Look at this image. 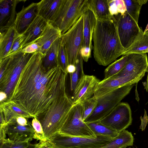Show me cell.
<instances>
[{
	"instance_id": "cell-14",
	"label": "cell",
	"mask_w": 148,
	"mask_h": 148,
	"mask_svg": "<svg viewBox=\"0 0 148 148\" xmlns=\"http://www.w3.org/2000/svg\"><path fill=\"white\" fill-rule=\"evenodd\" d=\"M100 81L95 76L84 75L79 81L73 92L74 104L82 103L91 97L96 86Z\"/></svg>"
},
{
	"instance_id": "cell-22",
	"label": "cell",
	"mask_w": 148,
	"mask_h": 148,
	"mask_svg": "<svg viewBox=\"0 0 148 148\" xmlns=\"http://www.w3.org/2000/svg\"><path fill=\"white\" fill-rule=\"evenodd\" d=\"M83 15V41L82 47H89L92 49L93 46L92 41L96 18L93 12L88 9L85 11Z\"/></svg>"
},
{
	"instance_id": "cell-12",
	"label": "cell",
	"mask_w": 148,
	"mask_h": 148,
	"mask_svg": "<svg viewBox=\"0 0 148 148\" xmlns=\"http://www.w3.org/2000/svg\"><path fill=\"white\" fill-rule=\"evenodd\" d=\"M145 74L132 75L119 78L111 77L103 79L96 86L93 96L97 99L118 88L137 83Z\"/></svg>"
},
{
	"instance_id": "cell-20",
	"label": "cell",
	"mask_w": 148,
	"mask_h": 148,
	"mask_svg": "<svg viewBox=\"0 0 148 148\" xmlns=\"http://www.w3.org/2000/svg\"><path fill=\"white\" fill-rule=\"evenodd\" d=\"M62 0H41L37 3V15L47 22L53 23L60 9Z\"/></svg>"
},
{
	"instance_id": "cell-4",
	"label": "cell",
	"mask_w": 148,
	"mask_h": 148,
	"mask_svg": "<svg viewBox=\"0 0 148 148\" xmlns=\"http://www.w3.org/2000/svg\"><path fill=\"white\" fill-rule=\"evenodd\" d=\"M33 53H25L21 50L12 56L0 59V91L5 92L7 98L23 69Z\"/></svg>"
},
{
	"instance_id": "cell-41",
	"label": "cell",
	"mask_w": 148,
	"mask_h": 148,
	"mask_svg": "<svg viewBox=\"0 0 148 148\" xmlns=\"http://www.w3.org/2000/svg\"><path fill=\"white\" fill-rule=\"evenodd\" d=\"M35 148H53L49 144L47 140L39 141V143L36 144Z\"/></svg>"
},
{
	"instance_id": "cell-1",
	"label": "cell",
	"mask_w": 148,
	"mask_h": 148,
	"mask_svg": "<svg viewBox=\"0 0 148 148\" xmlns=\"http://www.w3.org/2000/svg\"><path fill=\"white\" fill-rule=\"evenodd\" d=\"M44 56L40 52L32 54L6 100L33 118L45 113L67 94V74L58 65L45 67L42 63Z\"/></svg>"
},
{
	"instance_id": "cell-45",
	"label": "cell",
	"mask_w": 148,
	"mask_h": 148,
	"mask_svg": "<svg viewBox=\"0 0 148 148\" xmlns=\"http://www.w3.org/2000/svg\"><path fill=\"white\" fill-rule=\"evenodd\" d=\"M147 75L146 81L143 83V85L144 87V89H145L147 92H148V70L147 71Z\"/></svg>"
},
{
	"instance_id": "cell-21",
	"label": "cell",
	"mask_w": 148,
	"mask_h": 148,
	"mask_svg": "<svg viewBox=\"0 0 148 148\" xmlns=\"http://www.w3.org/2000/svg\"><path fill=\"white\" fill-rule=\"evenodd\" d=\"M0 109L7 123L16 121L17 118L19 116L26 118H33L29 114L10 101L6 100L0 102Z\"/></svg>"
},
{
	"instance_id": "cell-48",
	"label": "cell",
	"mask_w": 148,
	"mask_h": 148,
	"mask_svg": "<svg viewBox=\"0 0 148 148\" xmlns=\"http://www.w3.org/2000/svg\"><path fill=\"white\" fill-rule=\"evenodd\" d=\"M148 53V48L146 50V51L145 52V53Z\"/></svg>"
},
{
	"instance_id": "cell-36",
	"label": "cell",
	"mask_w": 148,
	"mask_h": 148,
	"mask_svg": "<svg viewBox=\"0 0 148 148\" xmlns=\"http://www.w3.org/2000/svg\"><path fill=\"white\" fill-rule=\"evenodd\" d=\"M23 39L22 34H18L15 31L12 45L7 56H12L22 50L21 43Z\"/></svg>"
},
{
	"instance_id": "cell-27",
	"label": "cell",
	"mask_w": 148,
	"mask_h": 148,
	"mask_svg": "<svg viewBox=\"0 0 148 148\" xmlns=\"http://www.w3.org/2000/svg\"><path fill=\"white\" fill-rule=\"evenodd\" d=\"M61 38L54 42L44 55L42 63L45 67H51L58 65L57 57Z\"/></svg>"
},
{
	"instance_id": "cell-23",
	"label": "cell",
	"mask_w": 148,
	"mask_h": 148,
	"mask_svg": "<svg viewBox=\"0 0 148 148\" xmlns=\"http://www.w3.org/2000/svg\"><path fill=\"white\" fill-rule=\"evenodd\" d=\"M148 48V31L144 33L141 27L131 46L125 50L123 55L132 53L144 54Z\"/></svg>"
},
{
	"instance_id": "cell-3",
	"label": "cell",
	"mask_w": 148,
	"mask_h": 148,
	"mask_svg": "<svg viewBox=\"0 0 148 148\" xmlns=\"http://www.w3.org/2000/svg\"><path fill=\"white\" fill-rule=\"evenodd\" d=\"M74 104L67 94L45 113L36 117L42 125L46 140L59 131Z\"/></svg>"
},
{
	"instance_id": "cell-46",
	"label": "cell",
	"mask_w": 148,
	"mask_h": 148,
	"mask_svg": "<svg viewBox=\"0 0 148 148\" xmlns=\"http://www.w3.org/2000/svg\"><path fill=\"white\" fill-rule=\"evenodd\" d=\"M36 145V144H32L31 143L28 147L25 148H35Z\"/></svg>"
},
{
	"instance_id": "cell-29",
	"label": "cell",
	"mask_w": 148,
	"mask_h": 148,
	"mask_svg": "<svg viewBox=\"0 0 148 148\" xmlns=\"http://www.w3.org/2000/svg\"><path fill=\"white\" fill-rule=\"evenodd\" d=\"M126 12L135 22L138 24L139 14L142 5L147 0H123Z\"/></svg>"
},
{
	"instance_id": "cell-7",
	"label": "cell",
	"mask_w": 148,
	"mask_h": 148,
	"mask_svg": "<svg viewBox=\"0 0 148 148\" xmlns=\"http://www.w3.org/2000/svg\"><path fill=\"white\" fill-rule=\"evenodd\" d=\"M134 85L133 84L119 88L97 99L96 107L84 122L92 123L103 118L121 102Z\"/></svg>"
},
{
	"instance_id": "cell-34",
	"label": "cell",
	"mask_w": 148,
	"mask_h": 148,
	"mask_svg": "<svg viewBox=\"0 0 148 148\" xmlns=\"http://www.w3.org/2000/svg\"><path fill=\"white\" fill-rule=\"evenodd\" d=\"M57 65L62 71L68 74L67 68L68 65L66 54L64 47L60 42L57 59Z\"/></svg>"
},
{
	"instance_id": "cell-10",
	"label": "cell",
	"mask_w": 148,
	"mask_h": 148,
	"mask_svg": "<svg viewBox=\"0 0 148 148\" xmlns=\"http://www.w3.org/2000/svg\"><path fill=\"white\" fill-rule=\"evenodd\" d=\"M132 120V111L128 103L122 102L99 121L119 133L131 125Z\"/></svg>"
},
{
	"instance_id": "cell-47",
	"label": "cell",
	"mask_w": 148,
	"mask_h": 148,
	"mask_svg": "<svg viewBox=\"0 0 148 148\" xmlns=\"http://www.w3.org/2000/svg\"><path fill=\"white\" fill-rule=\"evenodd\" d=\"M148 31V23L144 31V33H145L146 32Z\"/></svg>"
},
{
	"instance_id": "cell-35",
	"label": "cell",
	"mask_w": 148,
	"mask_h": 148,
	"mask_svg": "<svg viewBox=\"0 0 148 148\" xmlns=\"http://www.w3.org/2000/svg\"><path fill=\"white\" fill-rule=\"evenodd\" d=\"M31 143L27 141H14L9 138H5L0 141V148H25Z\"/></svg>"
},
{
	"instance_id": "cell-8",
	"label": "cell",
	"mask_w": 148,
	"mask_h": 148,
	"mask_svg": "<svg viewBox=\"0 0 148 148\" xmlns=\"http://www.w3.org/2000/svg\"><path fill=\"white\" fill-rule=\"evenodd\" d=\"M83 103L74 104L58 132L66 135L89 138L97 137L82 119Z\"/></svg>"
},
{
	"instance_id": "cell-2",
	"label": "cell",
	"mask_w": 148,
	"mask_h": 148,
	"mask_svg": "<svg viewBox=\"0 0 148 148\" xmlns=\"http://www.w3.org/2000/svg\"><path fill=\"white\" fill-rule=\"evenodd\" d=\"M92 40L94 58L100 65L109 64L123 55L125 51L121 43L116 23L112 16L104 19L96 18Z\"/></svg>"
},
{
	"instance_id": "cell-28",
	"label": "cell",
	"mask_w": 148,
	"mask_h": 148,
	"mask_svg": "<svg viewBox=\"0 0 148 148\" xmlns=\"http://www.w3.org/2000/svg\"><path fill=\"white\" fill-rule=\"evenodd\" d=\"M86 123L97 136H103L113 138L119 134L117 131L103 125L99 121Z\"/></svg>"
},
{
	"instance_id": "cell-19",
	"label": "cell",
	"mask_w": 148,
	"mask_h": 148,
	"mask_svg": "<svg viewBox=\"0 0 148 148\" xmlns=\"http://www.w3.org/2000/svg\"><path fill=\"white\" fill-rule=\"evenodd\" d=\"M42 17L37 15L25 32L21 43L23 49L35 42L40 36L48 23Z\"/></svg>"
},
{
	"instance_id": "cell-30",
	"label": "cell",
	"mask_w": 148,
	"mask_h": 148,
	"mask_svg": "<svg viewBox=\"0 0 148 148\" xmlns=\"http://www.w3.org/2000/svg\"><path fill=\"white\" fill-rule=\"evenodd\" d=\"M127 59V55H123L120 58L109 65L104 70L103 79L111 77L120 72L125 66Z\"/></svg>"
},
{
	"instance_id": "cell-17",
	"label": "cell",
	"mask_w": 148,
	"mask_h": 148,
	"mask_svg": "<svg viewBox=\"0 0 148 148\" xmlns=\"http://www.w3.org/2000/svg\"><path fill=\"white\" fill-rule=\"evenodd\" d=\"M37 16V3H32L28 6H23L16 13L14 27L18 34L23 33Z\"/></svg>"
},
{
	"instance_id": "cell-49",
	"label": "cell",
	"mask_w": 148,
	"mask_h": 148,
	"mask_svg": "<svg viewBox=\"0 0 148 148\" xmlns=\"http://www.w3.org/2000/svg\"><path fill=\"white\" fill-rule=\"evenodd\" d=\"M126 147H123V148H126Z\"/></svg>"
},
{
	"instance_id": "cell-40",
	"label": "cell",
	"mask_w": 148,
	"mask_h": 148,
	"mask_svg": "<svg viewBox=\"0 0 148 148\" xmlns=\"http://www.w3.org/2000/svg\"><path fill=\"white\" fill-rule=\"evenodd\" d=\"M141 124L140 126V129L142 131H144L148 123V116L147 115L146 111L144 109V113L143 117H140Z\"/></svg>"
},
{
	"instance_id": "cell-24",
	"label": "cell",
	"mask_w": 148,
	"mask_h": 148,
	"mask_svg": "<svg viewBox=\"0 0 148 148\" xmlns=\"http://www.w3.org/2000/svg\"><path fill=\"white\" fill-rule=\"evenodd\" d=\"M134 140L132 133L125 130L119 132L116 137L106 145L99 148H122L132 146Z\"/></svg>"
},
{
	"instance_id": "cell-43",
	"label": "cell",
	"mask_w": 148,
	"mask_h": 148,
	"mask_svg": "<svg viewBox=\"0 0 148 148\" xmlns=\"http://www.w3.org/2000/svg\"><path fill=\"white\" fill-rule=\"evenodd\" d=\"M76 70V67L75 65L73 64L68 65L67 68V71L68 73H74Z\"/></svg>"
},
{
	"instance_id": "cell-33",
	"label": "cell",
	"mask_w": 148,
	"mask_h": 148,
	"mask_svg": "<svg viewBox=\"0 0 148 148\" xmlns=\"http://www.w3.org/2000/svg\"><path fill=\"white\" fill-rule=\"evenodd\" d=\"M98 100L93 96L86 100L83 103L82 119L84 121L96 107Z\"/></svg>"
},
{
	"instance_id": "cell-18",
	"label": "cell",
	"mask_w": 148,
	"mask_h": 148,
	"mask_svg": "<svg viewBox=\"0 0 148 148\" xmlns=\"http://www.w3.org/2000/svg\"><path fill=\"white\" fill-rule=\"evenodd\" d=\"M62 35L61 31L57 27L52 23L48 22L40 36L34 42L39 47L36 52H40L44 55L52 44L58 39L61 38Z\"/></svg>"
},
{
	"instance_id": "cell-44",
	"label": "cell",
	"mask_w": 148,
	"mask_h": 148,
	"mask_svg": "<svg viewBox=\"0 0 148 148\" xmlns=\"http://www.w3.org/2000/svg\"><path fill=\"white\" fill-rule=\"evenodd\" d=\"M0 102L6 100L7 98V94L5 92L2 91L0 92Z\"/></svg>"
},
{
	"instance_id": "cell-25",
	"label": "cell",
	"mask_w": 148,
	"mask_h": 148,
	"mask_svg": "<svg viewBox=\"0 0 148 148\" xmlns=\"http://www.w3.org/2000/svg\"><path fill=\"white\" fill-rule=\"evenodd\" d=\"M15 30L14 26L10 27L6 31L0 32V59L6 57L11 47Z\"/></svg>"
},
{
	"instance_id": "cell-15",
	"label": "cell",
	"mask_w": 148,
	"mask_h": 148,
	"mask_svg": "<svg viewBox=\"0 0 148 148\" xmlns=\"http://www.w3.org/2000/svg\"><path fill=\"white\" fill-rule=\"evenodd\" d=\"M22 1L1 0L0 1V32L7 30L14 26L16 15L17 4Z\"/></svg>"
},
{
	"instance_id": "cell-16",
	"label": "cell",
	"mask_w": 148,
	"mask_h": 148,
	"mask_svg": "<svg viewBox=\"0 0 148 148\" xmlns=\"http://www.w3.org/2000/svg\"><path fill=\"white\" fill-rule=\"evenodd\" d=\"M6 132L8 138L11 140L29 142L33 139L34 133L30 122L26 126H22L19 125L16 121L7 123Z\"/></svg>"
},
{
	"instance_id": "cell-13",
	"label": "cell",
	"mask_w": 148,
	"mask_h": 148,
	"mask_svg": "<svg viewBox=\"0 0 148 148\" xmlns=\"http://www.w3.org/2000/svg\"><path fill=\"white\" fill-rule=\"evenodd\" d=\"M127 55V60L124 68L112 77L119 78L132 75H140L147 72L148 61L146 53H132Z\"/></svg>"
},
{
	"instance_id": "cell-26",
	"label": "cell",
	"mask_w": 148,
	"mask_h": 148,
	"mask_svg": "<svg viewBox=\"0 0 148 148\" xmlns=\"http://www.w3.org/2000/svg\"><path fill=\"white\" fill-rule=\"evenodd\" d=\"M88 9L93 12L97 18L104 19L111 16L107 0H88Z\"/></svg>"
},
{
	"instance_id": "cell-39",
	"label": "cell",
	"mask_w": 148,
	"mask_h": 148,
	"mask_svg": "<svg viewBox=\"0 0 148 148\" xmlns=\"http://www.w3.org/2000/svg\"><path fill=\"white\" fill-rule=\"evenodd\" d=\"M39 49L37 43L34 42L23 48L22 51L23 52L28 53H33L37 52Z\"/></svg>"
},
{
	"instance_id": "cell-32",
	"label": "cell",
	"mask_w": 148,
	"mask_h": 148,
	"mask_svg": "<svg viewBox=\"0 0 148 148\" xmlns=\"http://www.w3.org/2000/svg\"><path fill=\"white\" fill-rule=\"evenodd\" d=\"M109 11L111 16L123 14L126 11L123 0H107Z\"/></svg>"
},
{
	"instance_id": "cell-38",
	"label": "cell",
	"mask_w": 148,
	"mask_h": 148,
	"mask_svg": "<svg viewBox=\"0 0 148 148\" xmlns=\"http://www.w3.org/2000/svg\"><path fill=\"white\" fill-rule=\"evenodd\" d=\"M92 49L89 47L83 46L81 48L79 52L83 60L87 62L91 57Z\"/></svg>"
},
{
	"instance_id": "cell-42",
	"label": "cell",
	"mask_w": 148,
	"mask_h": 148,
	"mask_svg": "<svg viewBox=\"0 0 148 148\" xmlns=\"http://www.w3.org/2000/svg\"><path fill=\"white\" fill-rule=\"evenodd\" d=\"M26 118L22 116H19L16 119V122L19 125L22 126H26L29 123Z\"/></svg>"
},
{
	"instance_id": "cell-31",
	"label": "cell",
	"mask_w": 148,
	"mask_h": 148,
	"mask_svg": "<svg viewBox=\"0 0 148 148\" xmlns=\"http://www.w3.org/2000/svg\"><path fill=\"white\" fill-rule=\"evenodd\" d=\"M83 59L79 52L75 64L76 71L74 73L70 74V89L73 92L79 81L85 75L83 69Z\"/></svg>"
},
{
	"instance_id": "cell-6",
	"label": "cell",
	"mask_w": 148,
	"mask_h": 148,
	"mask_svg": "<svg viewBox=\"0 0 148 148\" xmlns=\"http://www.w3.org/2000/svg\"><path fill=\"white\" fill-rule=\"evenodd\" d=\"M112 139L103 136L96 138L72 136L58 132L47 140L53 148H99Z\"/></svg>"
},
{
	"instance_id": "cell-5",
	"label": "cell",
	"mask_w": 148,
	"mask_h": 148,
	"mask_svg": "<svg viewBox=\"0 0 148 148\" xmlns=\"http://www.w3.org/2000/svg\"><path fill=\"white\" fill-rule=\"evenodd\" d=\"M88 0H62L52 23L61 32H66L88 9Z\"/></svg>"
},
{
	"instance_id": "cell-37",
	"label": "cell",
	"mask_w": 148,
	"mask_h": 148,
	"mask_svg": "<svg viewBox=\"0 0 148 148\" xmlns=\"http://www.w3.org/2000/svg\"><path fill=\"white\" fill-rule=\"evenodd\" d=\"M32 125L34 131L33 139H36L37 141L47 140L42 125L36 118H33Z\"/></svg>"
},
{
	"instance_id": "cell-9",
	"label": "cell",
	"mask_w": 148,
	"mask_h": 148,
	"mask_svg": "<svg viewBox=\"0 0 148 148\" xmlns=\"http://www.w3.org/2000/svg\"><path fill=\"white\" fill-rule=\"evenodd\" d=\"M83 16L82 15L65 33L62 34L61 42L66 50L68 65H75L83 41Z\"/></svg>"
},
{
	"instance_id": "cell-11",
	"label": "cell",
	"mask_w": 148,
	"mask_h": 148,
	"mask_svg": "<svg viewBox=\"0 0 148 148\" xmlns=\"http://www.w3.org/2000/svg\"><path fill=\"white\" fill-rule=\"evenodd\" d=\"M112 16L116 23L121 43L126 50L134 42L141 27L126 11L123 14H119Z\"/></svg>"
}]
</instances>
